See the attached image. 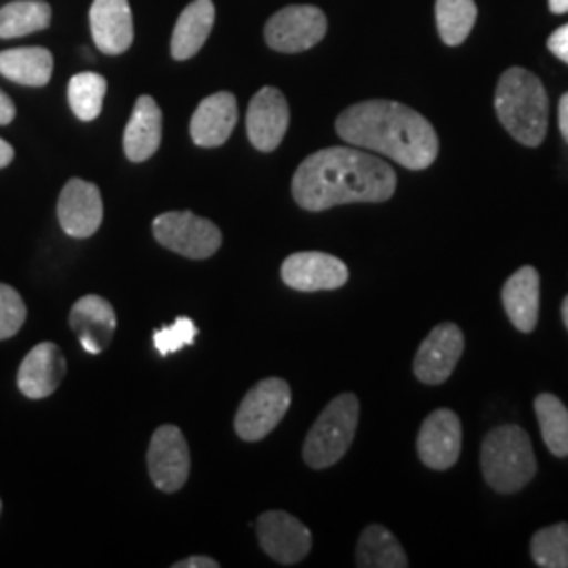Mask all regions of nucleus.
I'll return each instance as SVG.
<instances>
[{
  "label": "nucleus",
  "mask_w": 568,
  "mask_h": 568,
  "mask_svg": "<svg viewBox=\"0 0 568 568\" xmlns=\"http://www.w3.org/2000/svg\"><path fill=\"white\" fill-rule=\"evenodd\" d=\"M389 164L356 148H325L297 166L291 192L305 211H326L339 204L386 203L396 192Z\"/></svg>",
  "instance_id": "obj_1"
},
{
  "label": "nucleus",
  "mask_w": 568,
  "mask_h": 568,
  "mask_svg": "<svg viewBox=\"0 0 568 568\" xmlns=\"http://www.w3.org/2000/svg\"><path fill=\"white\" fill-rule=\"evenodd\" d=\"M335 129L349 145L379 152L410 171H424L438 159L434 126L403 103L387 100L354 103L339 114Z\"/></svg>",
  "instance_id": "obj_2"
},
{
  "label": "nucleus",
  "mask_w": 568,
  "mask_h": 568,
  "mask_svg": "<svg viewBox=\"0 0 568 568\" xmlns=\"http://www.w3.org/2000/svg\"><path fill=\"white\" fill-rule=\"evenodd\" d=\"M495 110L516 142L537 148L548 133L549 102L544 82L525 68H509L497 84Z\"/></svg>",
  "instance_id": "obj_3"
},
{
  "label": "nucleus",
  "mask_w": 568,
  "mask_h": 568,
  "mask_svg": "<svg viewBox=\"0 0 568 568\" xmlns=\"http://www.w3.org/2000/svg\"><path fill=\"white\" fill-rule=\"evenodd\" d=\"M480 467L488 487L516 493L535 478L537 459L527 432L520 426L490 429L480 448Z\"/></svg>",
  "instance_id": "obj_4"
},
{
  "label": "nucleus",
  "mask_w": 568,
  "mask_h": 568,
  "mask_svg": "<svg viewBox=\"0 0 568 568\" xmlns=\"http://www.w3.org/2000/svg\"><path fill=\"white\" fill-rule=\"evenodd\" d=\"M361 417V403L354 394L333 398L316 424L307 432L304 443V462L312 469L335 466L356 436Z\"/></svg>",
  "instance_id": "obj_5"
},
{
  "label": "nucleus",
  "mask_w": 568,
  "mask_h": 568,
  "mask_svg": "<svg viewBox=\"0 0 568 568\" xmlns=\"http://www.w3.org/2000/svg\"><path fill=\"white\" fill-rule=\"evenodd\" d=\"M152 230L164 248L190 260H206L222 246V230L192 211L163 213L154 220Z\"/></svg>",
  "instance_id": "obj_6"
},
{
  "label": "nucleus",
  "mask_w": 568,
  "mask_h": 568,
  "mask_svg": "<svg viewBox=\"0 0 568 568\" xmlns=\"http://www.w3.org/2000/svg\"><path fill=\"white\" fill-rule=\"evenodd\" d=\"M291 406V387L278 377H267L243 398L234 427L246 443H257L283 422Z\"/></svg>",
  "instance_id": "obj_7"
},
{
  "label": "nucleus",
  "mask_w": 568,
  "mask_h": 568,
  "mask_svg": "<svg viewBox=\"0 0 568 568\" xmlns=\"http://www.w3.org/2000/svg\"><path fill=\"white\" fill-rule=\"evenodd\" d=\"M326 26L325 11L314 4L284 7L265 23V42L281 53H302L325 39Z\"/></svg>",
  "instance_id": "obj_8"
},
{
  "label": "nucleus",
  "mask_w": 568,
  "mask_h": 568,
  "mask_svg": "<svg viewBox=\"0 0 568 568\" xmlns=\"http://www.w3.org/2000/svg\"><path fill=\"white\" fill-rule=\"evenodd\" d=\"M466 347L464 331L453 323L438 325L429 331L424 344L419 345L413 371L426 386H440L453 375Z\"/></svg>",
  "instance_id": "obj_9"
},
{
  "label": "nucleus",
  "mask_w": 568,
  "mask_h": 568,
  "mask_svg": "<svg viewBox=\"0 0 568 568\" xmlns=\"http://www.w3.org/2000/svg\"><path fill=\"white\" fill-rule=\"evenodd\" d=\"M255 528L262 549L283 567L302 562L312 549V532L302 520L281 509L262 514Z\"/></svg>",
  "instance_id": "obj_10"
},
{
  "label": "nucleus",
  "mask_w": 568,
  "mask_h": 568,
  "mask_svg": "<svg viewBox=\"0 0 568 568\" xmlns=\"http://www.w3.org/2000/svg\"><path fill=\"white\" fill-rule=\"evenodd\" d=\"M148 469L154 487L178 493L190 476V448L178 426H161L148 448Z\"/></svg>",
  "instance_id": "obj_11"
},
{
  "label": "nucleus",
  "mask_w": 568,
  "mask_h": 568,
  "mask_svg": "<svg viewBox=\"0 0 568 568\" xmlns=\"http://www.w3.org/2000/svg\"><path fill=\"white\" fill-rule=\"evenodd\" d=\"M464 429L457 413L450 408H438L427 415L417 436V453L424 466L445 471L457 464L462 455Z\"/></svg>",
  "instance_id": "obj_12"
},
{
  "label": "nucleus",
  "mask_w": 568,
  "mask_h": 568,
  "mask_svg": "<svg viewBox=\"0 0 568 568\" xmlns=\"http://www.w3.org/2000/svg\"><path fill=\"white\" fill-rule=\"evenodd\" d=\"M283 283L302 293H314V291H335L344 286L349 278L347 265L318 251H304L288 255L281 267Z\"/></svg>",
  "instance_id": "obj_13"
},
{
  "label": "nucleus",
  "mask_w": 568,
  "mask_h": 568,
  "mask_svg": "<svg viewBox=\"0 0 568 568\" xmlns=\"http://www.w3.org/2000/svg\"><path fill=\"white\" fill-rule=\"evenodd\" d=\"M61 230L72 239L93 236L103 220L102 192L95 183L70 180L61 190L58 201Z\"/></svg>",
  "instance_id": "obj_14"
},
{
  "label": "nucleus",
  "mask_w": 568,
  "mask_h": 568,
  "mask_svg": "<svg viewBox=\"0 0 568 568\" xmlns=\"http://www.w3.org/2000/svg\"><path fill=\"white\" fill-rule=\"evenodd\" d=\"M291 121L288 103L283 91L264 87L255 93L246 112V133L260 152H274L286 135Z\"/></svg>",
  "instance_id": "obj_15"
},
{
  "label": "nucleus",
  "mask_w": 568,
  "mask_h": 568,
  "mask_svg": "<svg viewBox=\"0 0 568 568\" xmlns=\"http://www.w3.org/2000/svg\"><path fill=\"white\" fill-rule=\"evenodd\" d=\"M65 375V358L60 347L42 342L30 349L18 373V386L26 398L41 400L51 396Z\"/></svg>",
  "instance_id": "obj_16"
},
{
  "label": "nucleus",
  "mask_w": 568,
  "mask_h": 568,
  "mask_svg": "<svg viewBox=\"0 0 568 568\" xmlns=\"http://www.w3.org/2000/svg\"><path fill=\"white\" fill-rule=\"evenodd\" d=\"M91 32L105 55H121L133 44V13L129 0H93Z\"/></svg>",
  "instance_id": "obj_17"
},
{
  "label": "nucleus",
  "mask_w": 568,
  "mask_h": 568,
  "mask_svg": "<svg viewBox=\"0 0 568 568\" xmlns=\"http://www.w3.org/2000/svg\"><path fill=\"white\" fill-rule=\"evenodd\" d=\"M239 122V103L227 91L209 95L190 121L192 142L201 148H217L227 142Z\"/></svg>",
  "instance_id": "obj_18"
},
{
  "label": "nucleus",
  "mask_w": 568,
  "mask_h": 568,
  "mask_svg": "<svg viewBox=\"0 0 568 568\" xmlns=\"http://www.w3.org/2000/svg\"><path fill=\"white\" fill-rule=\"evenodd\" d=\"M70 326L89 354H102L116 331L114 307L100 295H84L72 305Z\"/></svg>",
  "instance_id": "obj_19"
},
{
  "label": "nucleus",
  "mask_w": 568,
  "mask_h": 568,
  "mask_svg": "<svg viewBox=\"0 0 568 568\" xmlns=\"http://www.w3.org/2000/svg\"><path fill=\"white\" fill-rule=\"evenodd\" d=\"M163 140V112L150 95H142L124 129V154L131 163H143L156 154Z\"/></svg>",
  "instance_id": "obj_20"
},
{
  "label": "nucleus",
  "mask_w": 568,
  "mask_h": 568,
  "mask_svg": "<svg viewBox=\"0 0 568 568\" xmlns=\"http://www.w3.org/2000/svg\"><path fill=\"white\" fill-rule=\"evenodd\" d=\"M509 323L523 333L535 331L539 321V272L532 265L516 270L501 291Z\"/></svg>",
  "instance_id": "obj_21"
},
{
  "label": "nucleus",
  "mask_w": 568,
  "mask_h": 568,
  "mask_svg": "<svg viewBox=\"0 0 568 568\" xmlns=\"http://www.w3.org/2000/svg\"><path fill=\"white\" fill-rule=\"evenodd\" d=\"M215 23V4L213 0H194L183 9L175 23L171 39L173 60L183 61L194 58L209 39Z\"/></svg>",
  "instance_id": "obj_22"
},
{
  "label": "nucleus",
  "mask_w": 568,
  "mask_h": 568,
  "mask_svg": "<svg viewBox=\"0 0 568 568\" xmlns=\"http://www.w3.org/2000/svg\"><path fill=\"white\" fill-rule=\"evenodd\" d=\"M0 74L26 87H44L53 74V55L44 47L0 51Z\"/></svg>",
  "instance_id": "obj_23"
},
{
  "label": "nucleus",
  "mask_w": 568,
  "mask_h": 568,
  "mask_svg": "<svg viewBox=\"0 0 568 568\" xmlns=\"http://www.w3.org/2000/svg\"><path fill=\"white\" fill-rule=\"evenodd\" d=\"M356 565L361 568H406L408 560L400 541L386 527L371 525L358 539Z\"/></svg>",
  "instance_id": "obj_24"
},
{
  "label": "nucleus",
  "mask_w": 568,
  "mask_h": 568,
  "mask_svg": "<svg viewBox=\"0 0 568 568\" xmlns=\"http://www.w3.org/2000/svg\"><path fill=\"white\" fill-rule=\"evenodd\" d=\"M51 4L44 0H16L0 9V39H20L47 30Z\"/></svg>",
  "instance_id": "obj_25"
},
{
  "label": "nucleus",
  "mask_w": 568,
  "mask_h": 568,
  "mask_svg": "<svg viewBox=\"0 0 568 568\" xmlns=\"http://www.w3.org/2000/svg\"><path fill=\"white\" fill-rule=\"evenodd\" d=\"M535 413L549 453L568 457V408L565 403L554 394H539L535 398Z\"/></svg>",
  "instance_id": "obj_26"
},
{
  "label": "nucleus",
  "mask_w": 568,
  "mask_h": 568,
  "mask_svg": "<svg viewBox=\"0 0 568 568\" xmlns=\"http://www.w3.org/2000/svg\"><path fill=\"white\" fill-rule=\"evenodd\" d=\"M478 18L474 0H436L438 34L448 47L466 41Z\"/></svg>",
  "instance_id": "obj_27"
},
{
  "label": "nucleus",
  "mask_w": 568,
  "mask_h": 568,
  "mask_svg": "<svg viewBox=\"0 0 568 568\" xmlns=\"http://www.w3.org/2000/svg\"><path fill=\"white\" fill-rule=\"evenodd\" d=\"M108 91V81L95 72H81L72 77L68 84V102L77 119L95 121L103 110V98Z\"/></svg>",
  "instance_id": "obj_28"
},
{
  "label": "nucleus",
  "mask_w": 568,
  "mask_h": 568,
  "mask_svg": "<svg viewBox=\"0 0 568 568\" xmlns=\"http://www.w3.org/2000/svg\"><path fill=\"white\" fill-rule=\"evenodd\" d=\"M535 565L541 568H568V523L541 528L530 541Z\"/></svg>",
  "instance_id": "obj_29"
},
{
  "label": "nucleus",
  "mask_w": 568,
  "mask_h": 568,
  "mask_svg": "<svg viewBox=\"0 0 568 568\" xmlns=\"http://www.w3.org/2000/svg\"><path fill=\"white\" fill-rule=\"evenodd\" d=\"M26 316L28 310L20 293L13 286L0 283V339L18 335L26 323Z\"/></svg>",
  "instance_id": "obj_30"
},
{
  "label": "nucleus",
  "mask_w": 568,
  "mask_h": 568,
  "mask_svg": "<svg viewBox=\"0 0 568 568\" xmlns=\"http://www.w3.org/2000/svg\"><path fill=\"white\" fill-rule=\"evenodd\" d=\"M199 335V328L190 318H178L171 326H164L154 333V347L166 356L173 352H180L185 345L194 344Z\"/></svg>",
  "instance_id": "obj_31"
},
{
  "label": "nucleus",
  "mask_w": 568,
  "mask_h": 568,
  "mask_svg": "<svg viewBox=\"0 0 568 568\" xmlns=\"http://www.w3.org/2000/svg\"><path fill=\"white\" fill-rule=\"evenodd\" d=\"M548 49L560 61L568 63V23L560 26L548 39Z\"/></svg>",
  "instance_id": "obj_32"
},
{
  "label": "nucleus",
  "mask_w": 568,
  "mask_h": 568,
  "mask_svg": "<svg viewBox=\"0 0 568 568\" xmlns=\"http://www.w3.org/2000/svg\"><path fill=\"white\" fill-rule=\"evenodd\" d=\"M173 568H220V562L209 556H192V558L175 562Z\"/></svg>",
  "instance_id": "obj_33"
},
{
  "label": "nucleus",
  "mask_w": 568,
  "mask_h": 568,
  "mask_svg": "<svg viewBox=\"0 0 568 568\" xmlns=\"http://www.w3.org/2000/svg\"><path fill=\"white\" fill-rule=\"evenodd\" d=\"M16 119V103L11 102V98L0 91V124H9Z\"/></svg>",
  "instance_id": "obj_34"
},
{
  "label": "nucleus",
  "mask_w": 568,
  "mask_h": 568,
  "mask_svg": "<svg viewBox=\"0 0 568 568\" xmlns=\"http://www.w3.org/2000/svg\"><path fill=\"white\" fill-rule=\"evenodd\" d=\"M558 124L565 142L568 143V93H565L558 103Z\"/></svg>",
  "instance_id": "obj_35"
},
{
  "label": "nucleus",
  "mask_w": 568,
  "mask_h": 568,
  "mask_svg": "<svg viewBox=\"0 0 568 568\" xmlns=\"http://www.w3.org/2000/svg\"><path fill=\"white\" fill-rule=\"evenodd\" d=\"M13 156H16L13 145L4 142V140H0V169H4V166L13 163Z\"/></svg>",
  "instance_id": "obj_36"
},
{
  "label": "nucleus",
  "mask_w": 568,
  "mask_h": 568,
  "mask_svg": "<svg viewBox=\"0 0 568 568\" xmlns=\"http://www.w3.org/2000/svg\"><path fill=\"white\" fill-rule=\"evenodd\" d=\"M549 9L556 16H565L568 13V0H549Z\"/></svg>",
  "instance_id": "obj_37"
},
{
  "label": "nucleus",
  "mask_w": 568,
  "mask_h": 568,
  "mask_svg": "<svg viewBox=\"0 0 568 568\" xmlns=\"http://www.w3.org/2000/svg\"><path fill=\"white\" fill-rule=\"evenodd\" d=\"M562 321H565V325H567L568 328V295L567 300L562 302Z\"/></svg>",
  "instance_id": "obj_38"
},
{
  "label": "nucleus",
  "mask_w": 568,
  "mask_h": 568,
  "mask_svg": "<svg viewBox=\"0 0 568 568\" xmlns=\"http://www.w3.org/2000/svg\"><path fill=\"white\" fill-rule=\"evenodd\" d=\"M0 511H2V504H0Z\"/></svg>",
  "instance_id": "obj_39"
}]
</instances>
